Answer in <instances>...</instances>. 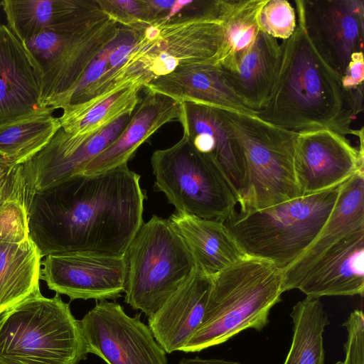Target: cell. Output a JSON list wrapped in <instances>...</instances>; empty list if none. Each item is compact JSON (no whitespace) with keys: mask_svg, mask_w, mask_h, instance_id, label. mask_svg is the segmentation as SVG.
I'll return each mask as SVG.
<instances>
[{"mask_svg":"<svg viewBox=\"0 0 364 364\" xmlns=\"http://www.w3.org/2000/svg\"><path fill=\"white\" fill-rule=\"evenodd\" d=\"M50 107L0 125V159L10 166L23 164L38 153L61 127Z\"/></svg>","mask_w":364,"mask_h":364,"instance_id":"27","label":"cell"},{"mask_svg":"<svg viewBox=\"0 0 364 364\" xmlns=\"http://www.w3.org/2000/svg\"><path fill=\"white\" fill-rule=\"evenodd\" d=\"M127 27H120L114 39L105 47L92 60L87 68L68 95L62 109L69 105L76 104L84 93L104 74L112 50L123 38Z\"/></svg>","mask_w":364,"mask_h":364,"instance_id":"35","label":"cell"},{"mask_svg":"<svg viewBox=\"0 0 364 364\" xmlns=\"http://www.w3.org/2000/svg\"><path fill=\"white\" fill-rule=\"evenodd\" d=\"M281 46L260 31L251 48L232 66L221 68L228 86L243 104L258 114L270 97L277 77Z\"/></svg>","mask_w":364,"mask_h":364,"instance_id":"23","label":"cell"},{"mask_svg":"<svg viewBox=\"0 0 364 364\" xmlns=\"http://www.w3.org/2000/svg\"><path fill=\"white\" fill-rule=\"evenodd\" d=\"M21 177V165L10 166L0 159V205L14 190Z\"/></svg>","mask_w":364,"mask_h":364,"instance_id":"38","label":"cell"},{"mask_svg":"<svg viewBox=\"0 0 364 364\" xmlns=\"http://www.w3.org/2000/svg\"><path fill=\"white\" fill-rule=\"evenodd\" d=\"M364 229V171L344 182L327 220L315 240L282 269L284 292L297 289L308 271L330 247L346 235Z\"/></svg>","mask_w":364,"mask_h":364,"instance_id":"19","label":"cell"},{"mask_svg":"<svg viewBox=\"0 0 364 364\" xmlns=\"http://www.w3.org/2000/svg\"><path fill=\"white\" fill-rule=\"evenodd\" d=\"M267 0H220L223 28L216 65L229 68L252 46L259 33V15Z\"/></svg>","mask_w":364,"mask_h":364,"instance_id":"28","label":"cell"},{"mask_svg":"<svg viewBox=\"0 0 364 364\" xmlns=\"http://www.w3.org/2000/svg\"><path fill=\"white\" fill-rule=\"evenodd\" d=\"M168 220L196 265L210 277L247 256L224 222L178 211Z\"/></svg>","mask_w":364,"mask_h":364,"instance_id":"24","label":"cell"},{"mask_svg":"<svg viewBox=\"0 0 364 364\" xmlns=\"http://www.w3.org/2000/svg\"><path fill=\"white\" fill-rule=\"evenodd\" d=\"M178 364H245L238 362L225 360L223 359H204L199 357L193 358H183Z\"/></svg>","mask_w":364,"mask_h":364,"instance_id":"39","label":"cell"},{"mask_svg":"<svg viewBox=\"0 0 364 364\" xmlns=\"http://www.w3.org/2000/svg\"><path fill=\"white\" fill-rule=\"evenodd\" d=\"M145 92L119 136L86 166L82 174L99 173L127 164L159 129L168 122H178L180 102L158 92L147 90Z\"/></svg>","mask_w":364,"mask_h":364,"instance_id":"21","label":"cell"},{"mask_svg":"<svg viewBox=\"0 0 364 364\" xmlns=\"http://www.w3.org/2000/svg\"><path fill=\"white\" fill-rule=\"evenodd\" d=\"M79 323L87 353L107 364H168L149 326L118 303L100 301Z\"/></svg>","mask_w":364,"mask_h":364,"instance_id":"11","label":"cell"},{"mask_svg":"<svg viewBox=\"0 0 364 364\" xmlns=\"http://www.w3.org/2000/svg\"><path fill=\"white\" fill-rule=\"evenodd\" d=\"M87 354L79 321L58 294H33L0 316V364H78Z\"/></svg>","mask_w":364,"mask_h":364,"instance_id":"5","label":"cell"},{"mask_svg":"<svg viewBox=\"0 0 364 364\" xmlns=\"http://www.w3.org/2000/svg\"><path fill=\"white\" fill-rule=\"evenodd\" d=\"M194 147L212 159L230 184L238 201L245 186L241 149L232 136L221 109L193 102L181 104L178 120Z\"/></svg>","mask_w":364,"mask_h":364,"instance_id":"16","label":"cell"},{"mask_svg":"<svg viewBox=\"0 0 364 364\" xmlns=\"http://www.w3.org/2000/svg\"><path fill=\"white\" fill-rule=\"evenodd\" d=\"M132 115H124L93 134L73 135L60 127L38 153L21 165L28 194L82 174L119 136Z\"/></svg>","mask_w":364,"mask_h":364,"instance_id":"15","label":"cell"},{"mask_svg":"<svg viewBox=\"0 0 364 364\" xmlns=\"http://www.w3.org/2000/svg\"><path fill=\"white\" fill-rule=\"evenodd\" d=\"M7 26L21 41L74 21L97 6V0H3Z\"/></svg>","mask_w":364,"mask_h":364,"instance_id":"25","label":"cell"},{"mask_svg":"<svg viewBox=\"0 0 364 364\" xmlns=\"http://www.w3.org/2000/svg\"><path fill=\"white\" fill-rule=\"evenodd\" d=\"M43 109L39 84L21 42L0 24V125Z\"/></svg>","mask_w":364,"mask_h":364,"instance_id":"20","label":"cell"},{"mask_svg":"<svg viewBox=\"0 0 364 364\" xmlns=\"http://www.w3.org/2000/svg\"><path fill=\"white\" fill-rule=\"evenodd\" d=\"M120 27L98 4L74 21L21 42L39 84L43 107L62 109L90 63Z\"/></svg>","mask_w":364,"mask_h":364,"instance_id":"7","label":"cell"},{"mask_svg":"<svg viewBox=\"0 0 364 364\" xmlns=\"http://www.w3.org/2000/svg\"><path fill=\"white\" fill-rule=\"evenodd\" d=\"M295 5L314 47L342 77L351 55L363 50L364 1L296 0Z\"/></svg>","mask_w":364,"mask_h":364,"instance_id":"13","label":"cell"},{"mask_svg":"<svg viewBox=\"0 0 364 364\" xmlns=\"http://www.w3.org/2000/svg\"><path fill=\"white\" fill-rule=\"evenodd\" d=\"M1 7V1H0V8Z\"/></svg>","mask_w":364,"mask_h":364,"instance_id":"40","label":"cell"},{"mask_svg":"<svg viewBox=\"0 0 364 364\" xmlns=\"http://www.w3.org/2000/svg\"><path fill=\"white\" fill-rule=\"evenodd\" d=\"M144 88L132 85L116 90L80 111H63L61 128L73 135L93 134L126 114H132Z\"/></svg>","mask_w":364,"mask_h":364,"instance_id":"30","label":"cell"},{"mask_svg":"<svg viewBox=\"0 0 364 364\" xmlns=\"http://www.w3.org/2000/svg\"><path fill=\"white\" fill-rule=\"evenodd\" d=\"M211 277L202 322L181 351H200L248 328L262 331L284 293L282 269L257 257L245 256Z\"/></svg>","mask_w":364,"mask_h":364,"instance_id":"3","label":"cell"},{"mask_svg":"<svg viewBox=\"0 0 364 364\" xmlns=\"http://www.w3.org/2000/svg\"><path fill=\"white\" fill-rule=\"evenodd\" d=\"M342 184L262 210H236L224 223L247 256L267 260L283 269L318 235Z\"/></svg>","mask_w":364,"mask_h":364,"instance_id":"4","label":"cell"},{"mask_svg":"<svg viewBox=\"0 0 364 364\" xmlns=\"http://www.w3.org/2000/svg\"><path fill=\"white\" fill-rule=\"evenodd\" d=\"M27 191L22 173V177L14 190L0 205V242H21L30 237L27 216Z\"/></svg>","mask_w":364,"mask_h":364,"instance_id":"32","label":"cell"},{"mask_svg":"<svg viewBox=\"0 0 364 364\" xmlns=\"http://www.w3.org/2000/svg\"><path fill=\"white\" fill-rule=\"evenodd\" d=\"M290 316L294 333L284 364H324L323 333L330 322L319 298L299 301Z\"/></svg>","mask_w":364,"mask_h":364,"instance_id":"29","label":"cell"},{"mask_svg":"<svg viewBox=\"0 0 364 364\" xmlns=\"http://www.w3.org/2000/svg\"><path fill=\"white\" fill-rule=\"evenodd\" d=\"M364 80V56L363 51L355 52L350 56V62L341 82L346 90H354L363 86Z\"/></svg>","mask_w":364,"mask_h":364,"instance_id":"37","label":"cell"},{"mask_svg":"<svg viewBox=\"0 0 364 364\" xmlns=\"http://www.w3.org/2000/svg\"><path fill=\"white\" fill-rule=\"evenodd\" d=\"M102 11L119 26L139 30L149 26L145 0H97Z\"/></svg>","mask_w":364,"mask_h":364,"instance_id":"34","label":"cell"},{"mask_svg":"<svg viewBox=\"0 0 364 364\" xmlns=\"http://www.w3.org/2000/svg\"><path fill=\"white\" fill-rule=\"evenodd\" d=\"M125 255L73 252L41 262V279L58 294L74 299H114L124 292Z\"/></svg>","mask_w":364,"mask_h":364,"instance_id":"12","label":"cell"},{"mask_svg":"<svg viewBox=\"0 0 364 364\" xmlns=\"http://www.w3.org/2000/svg\"><path fill=\"white\" fill-rule=\"evenodd\" d=\"M220 109L243 156L239 210H262L301 197L295 171L297 133L255 114Z\"/></svg>","mask_w":364,"mask_h":364,"instance_id":"8","label":"cell"},{"mask_svg":"<svg viewBox=\"0 0 364 364\" xmlns=\"http://www.w3.org/2000/svg\"><path fill=\"white\" fill-rule=\"evenodd\" d=\"M127 164L79 174L28 195L29 237L42 257L73 252L124 255L143 224L146 194Z\"/></svg>","mask_w":364,"mask_h":364,"instance_id":"1","label":"cell"},{"mask_svg":"<svg viewBox=\"0 0 364 364\" xmlns=\"http://www.w3.org/2000/svg\"><path fill=\"white\" fill-rule=\"evenodd\" d=\"M155 188L176 211L225 222L237 210L233 190L217 164L183 134L151 158Z\"/></svg>","mask_w":364,"mask_h":364,"instance_id":"10","label":"cell"},{"mask_svg":"<svg viewBox=\"0 0 364 364\" xmlns=\"http://www.w3.org/2000/svg\"><path fill=\"white\" fill-rule=\"evenodd\" d=\"M296 25V11L287 0H267L261 10L260 30L276 39L290 38Z\"/></svg>","mask_w":364,"mask_h":364,"instance_id":"33","label":"cell"},{"mask_svg":"<svg viewBox=\"0 0 364 364\" xmlns=\"http://www.w3.org/2000/svg\"><path fill=\"white\" fill-rule=\"evenodd\" d=\"M223 34L222 22L214 16L144 27L102 93L85 104L92 105L111 92L132 85L144 89L153 80L181 65L216 64Z\"/></svg>","mask_w":364,"mask_h":364,"instance_id":"6","label":"cell"},{"mask_svg":"<svg viewBox=\"0 0 364 364\" xmlns=\"http://www.w3.org/2000/svg\"><path fill=\"white\" fill-rule=\"evenodd\" d=\"M125 302L152 316L196 267L191 251L168 219L143 223L126 252Z\"/></svg>","mask_w":364,"mask_h":364,"instance_id":"9","label":"cell"},{"mask_svg":"<svg viewBox=\"0 0 364 364\" xmlns=\"http://www.w3.org/2000/svg\"><path fill=\"white\" fill-rule=\"evenodd\" d=\"M297 289L306 296H363L364 229L344 237L326 250L308 271Z\"/></svg>","mask_w":364,"mask_h":364,"instance_id":"18","label":"cell"},{"mask_svg":"<svg viewBox=\"0 0 364 364\" xmlns=\"http://www.w3.org/2000/svg\"><path fill=\"white\" fill-rule=\"evenodd\" d=\"M293 35L282 41L276 82L257 117L299 133L327 129L359 137L363 127H350L363 109V86L346 90L341 77L322 59L310 41L301 15Z\"/></svg>","mask_w":364,"mask_h":364,"instance_id":"2","label":"cell"},{"mask_svg":"<svg viewBox=\"0 0 364 364\" xmlns=\"http://www.w3.org/2000/svg\"><path fill=\"white\" fill-rule=\"evenodd\" d=\"M149 26L219 16L220 0H145Z\"/></svg>","mask_w":364,"mask_h":364,"instance_id":"31","label":"cell"},{"mask_svg":"<svg viewBox=\"0 0 364 364\" xmlns=\"http://www.w3.org/2000/svg\"><path fill=\"white\" fill-rule=\"evenodd\" d=\"M347 331V340L343 345L345 358L336 364H364V316L362 310L350 313L342 324Z\"/></svg>","mask_w":364,"mask_h":364,"instance_id":"36","label":"cell"},{"mask_svg":"<svg viewBox=\"0 0 364 364\" xmlns=\"http://www.w3.org/2000/svg\"><path fill=\"white\" fill-rule=\"evenodd\" d=\"M144 89L166 95L181 104L193 102L257 115L232 92L215 64L181 65L169 74L153 80Z\"/></svg>","mask_w":364,"mask_h":364,"instance_id":"22","label":"cell"},{"mask_svg":"<svg viewBox=\"0 0 364 364\" xmlns=\"http://www.w3.org/2000/svg\"><path fill=\"white\" fill-rule=\"evenodd\" d=\"M41 257L31 238L0 242V316L40 293Z\"/></svg>","mask_w":364,"mask_h":364,"instance_id":"26","label":"cell"},{"mask_svg":"<svg viewBox=\"0 0 364 364\" xmlns=\"http://www.w3.org/2000/svg\"><path fill=\"white\" fill-rule=\"evenodd\" d=\"M212 277L199 267L152 316L148 324L166 353L181 350L202 322Z\"/></svg>","mask_w":364,"mask_h":364,"instance_id":"17","label":"cell"},{"mask_svg":"<svg viewBox=\"0 0 364 364\" xmlns=\"http://www.w3.org/2000/svg\"><path fill=\"white\" fill-rule=\"evenodd\" d=\"M363 141L359 139L357 148L330 129L297 133L295 171L301 196L331 189L364 171Z\"/></svg>","mask_w":364,"mask_h":364,"instance_id":"14","label":"cell"}]
</instances>
